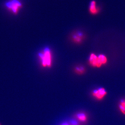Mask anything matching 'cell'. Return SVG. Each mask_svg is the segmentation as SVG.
Listing matches in <instances>:
<instances>
[{
  "label": "cell",
  "mask_w": 125,
  "mask_h": 125,
  "mask_svg": "<svg viewBox=\"0 0 125 125\" xmlns=\"http://www.w3.org/2000/svg\"><path fill=\"white\" fill-rule=\"evenodd\" d=\"M4 6L8 11L16 15L22 8L23 5L20 0H8L5 2Z\"/></svg>",
  "instance_id": "1"
},
{
  "label": "cell",
  "mask_w": 125,
  "mask_h": 125,
  "mask_svg": "<svg viewBox=\"0 0 125 125\" xmlns=\"http://www.w3.org/2000/svg\"><path fill=\"white\" fill-rule=\"evenodd\" d=\"M42 61V64L43 67H50L52 64V56L51 51L48 48L45 49L42 53L39 55Z\"/></svg>",
  "instance_id": "2"
},
{
  "label": "cell",
  "mask_w": 125,
  "mask_h": 125,
  "mask_svg": "<svg viewBox=\"0 0 125 125\" xmlns=\"http://www.w3.org/2000/svg\"><path fill=\"white\" fill-rule=\"evenodd\" d=\"M106 90L104 88H100L94 90L92 93V95L98 101L103 100L107 95Z\"/></svg>",
  "instance_id": "3"
},
{
  "label": "cell",
  "mask_w": 125,
  "mask_h": 125,
  "mask_svg": "<svg viewBox=\"0 0 125 125\" xmlns=\"http://www.w3.org/2000/svg\"><path fill=\"white\" fill-rule=\"evenodd\" d=\"M89 62V64L94 67H101L102 65L99 62L98 56L93 53L91 54L90 56Z\"/></svg>",
  "instance_id": "4"
},
{
  "label": "cell",
  "mask_w": 125,
  "mask_h": 125,
  "mask_svg": "<svg viewBox=\"0 0 125 125\" xmlns=\"http://www.w3.org/2000/svg\"><path fill=\"white\" fill-rule=\"evenodd\" d=\"M100 11V9L97 6V3L95 1L93 0L90 2L89 6L90 13L93 15L98 13Z\"/></svg>",
  "instance_id": "5"
},
{
  "label": "cell",
  "mask_w": 125,
  "mask_h": 125,
  "mask_svg": "<svg viewBox=\"0 0 125 125\" xmlns=\"http://www.w3.org/2000/svg\"><path fill=\"white\" fill-rule=\"evenodd\" d=\"M83 34L81 33L76 32L74 33L72 37L73 42L77 43H80L83 41L84 38Z\"/></svg>",
  "instance_id": "6"
},
{
  "label": "cell",
  "mask_w": 125,
  "mask_h": 125,
  "mask_svg": "<svg viewBox=\"0 0 125 125\" xmlns=\"http://www.w3.org/2000/svg\"><path fill=\"white\" fill-rule=\"evenodd\" d=\"M76 117L78 120L82 122H85L88 120L87 114L84 113L80 112L76 114Z\"/></svg>",
  "instance_id": "7"
},
{
  "label": "cell",
  "mask_w": 125,
  "mask_h": 125,
  "mask_svg": "<svg viewBox=\"0 0 125 125\" xmlns=\"http://www.w3.org/2000/svg\"><path fill=\"white\" fill-rule=\"evenodd\" d=\"M74 70L75 73L79 75L83 74L85 72V68L81 66L75 67Z\"/></svg>",
  "instance_id": "8"
},
{
  "label": "cell",
  "mask_w": 125,
  "mask_h": 125,
  "mask_svg": "<svg viewBox=\"0 0 125 125\" xmlns=\"http://www.w3.org/2000/svg\"><path fill=\"white\" fill-rule=\"evenodd\" d=\"M98 58L99 62L101 64H105L107 62V58L104 55L101 54L98 56Z\"/></svg>",
  "instance_id": "9"
},
{
  "label": "cell",
  "mask_w": 125,
  "mask_h": 125,
  "mask_svg": "<svg viewBox=\"0 0 125 125\" xmlns=\"http://www.w3.org/2000/svg\"><path fill=\"white\" fill-rule=\"evenodd\" d=\"M119 109H120V111L121 113L124 115H125V108L122 105L119 104Z\"/></svg>",
  "instance_id": "10"
},
{
  "label": "cell",
  "mask_w": 125,
  "mask_h": 125,
  "mask_svg": "<svg viewBox=\"0 0 125 125\" xmlns=\"http://www.w3.org/2000/svg\"><path fill=\"white\" fill-rule=\"evenodd\" d=\"M120 104L122 105L125 108V99H122L120 102Z\"/></svg>",
  "instance_id": "11"
},
{
  "label": "cell",
  "mask_w": 125,
  "mask_h": 125,
  "mask_svg": "<svg viewBox=\"0 0 125 125\" xmlns=\"http://www.w3.org/2000/svg\"><path fill=\"white\" fill-rule=\"evenodd\" d=\"M72 125H78V123L77 122H76L75 121H72Z\"/></svg>",
  "instance_id": "12"
},
{
  "label": "cell",
  "mask_w": 125,
  "mask_h": 125,
  "mask_svg": "<svg viewBox=\"0 0 125 125\" xmlns=\"http://www.w3.org/2000/svg\"><path fill=\"white\" fill-rule=\"evenodd\" d=\"M61 125H70L67 122H64V123H62V124Z\"/></svg>",
  "instance_id": "13"
},
{
  "label": "cell",
  "mask_w": 125,
  "mask_h": 125,
  "mask_svg": "<svg viewBox=\"0 0 125 125\" xmlns=\"http://www.w3.org/2000/svg\"><path fill=\"white\" fill-rule=\"evenodd\" d=\"M0 125H1V124H0Z\"/></svg>",
  "instance_id": "14"
}]
</instances>
